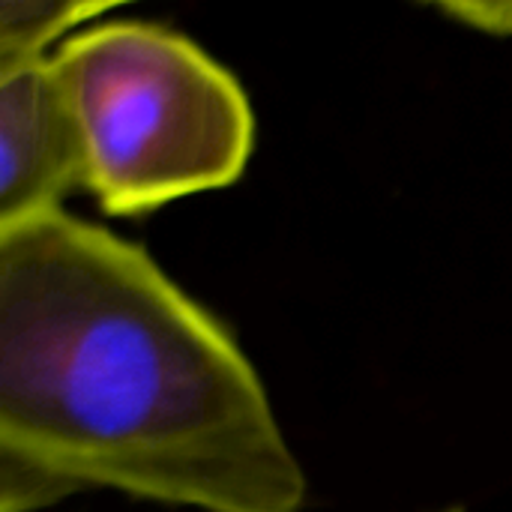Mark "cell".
<instances>
[{"instance_id": "6", "label": "cell", "mask_w": 512, "mask_h": 512, "mask_svg": "<svg viewBox=\"0 0 512 512\" xmlns=\"http://www.w3.org/2000/svg\"><path fill=\"white\" fill-rule=\"evenodd\" d=\"M435 512H465L462 507H444V510H435Z\"/></svg>"}, {"instance_id": "5", "label": "cell", "mask_w": 512, "mask_h": 512, "mask_svg": "<svg viewBox=\"0 0 512 512\" xmlns=\"http://www.w3.org/2000/svg\"><path fill=\"white\" fill-rule=\"evenodd\" d=\"M441 12H447L477 30H489L498 36L512 33V3L507 6H501V3H441Z\"/></svg>"}, {"instance_id": "2", "label": "cell", "mask_w": 512, "mask_h": 512, "mask_svg": "<svg viewBox=\"0 0 512 512\" xmlns=\"http://www.w3.org/2000/svg\"><path fill=\"white\" fill-rule=\"evenodd\" d=\"M54 66L87 147V192L111 216L237 183L255 147L243 84L201 45L150 21H96Z\"/></svg>"}, {"instance_id": "4", "label": "cell", "mask_w": 512, "mask_h": 512, "mask_svg": "<svg viewBox=\"0 0 512 512\" xmlns=\"http://www.w3.org/2000/svg\"><path fill=\"white\" fill-rule=\"evenodd\" d=\"M114 0H3L0 3V75L48 60L69 36L114 12Z\"/></svg>"}, {"instance_id": "3", "label": "cell", "mask_w": 512, "mask_h": 512, "mask_svg": "<svg viewBox=\"0 0 512 512\" xmlns=\"http://www.w3.org/2000/svg\"><path fill=\"white\" fill-rule=\"evenodd\" d=\"M87 189V147L54 57L0 75V228L63 210Z\"/></svg>"}, {"instance_id": "1", "label": "cell", "mask_w": 512, "mask_h": 512, "mask_svg": "<svg viewBox=\"0 0 512 512\" xmlns=\"http://www.w3.org/2000/svg\"><path fill=\"white\" fill-rule=\"evenodd\" d=\"M81 489L300 512L306 471L228 327L147 249L57 210L0 228V512Z\"/></svg>"}]
</instances>
